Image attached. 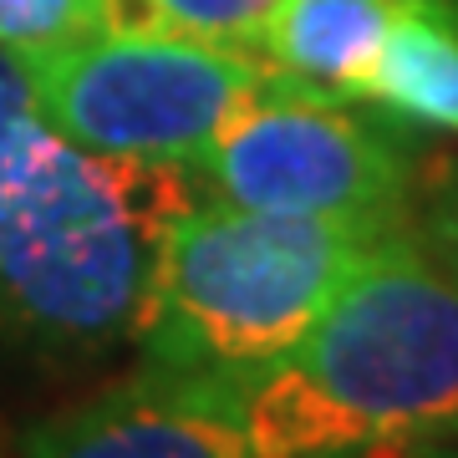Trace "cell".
<instances>
[{"label":"cell","mask_w":458,"mask_h":458,"mask_svg":"<svg viewBox=\"0 0 458 458\" xmlns=\"http://www.w3.org/2000/svg\"><path fill=\"white\" fill-rule=\"evenodd\" d=\"M21 458H255L234 382L143 361L102 393L51 412L21 438Z\"/></svg>","instance_id":"8992f818"},{"label":"cell","mask_w":458,"mask_h":458,"mask_svg":"<svg viewBox=\"0 0 458 458\" xmlns=\"http://www.w3.org/2000/svg\"><path fill=\"white\" fill-rule=\"evenodd\" d=\"M412 234L423 240V250L433 255V265L458 285V168H448V174L433 183L423 214L412 219Z\"/></svg>","instance_id":"8fae6325"},{"label":"cell","mask_w":458,"mask_h":458,"mask_svg":"<svg viewBox=\"0 0 458 458\" xmlns=\"http://www.w3.org/2000/svg\"><path fill=\"white\" fill-rule=\"evenodd\" d=\"M102 0H0V47L47 51L98 31Z\"/></svg>","instance_id":"30bf717a"},{"label":"cell","mask_w":458,"mask_h":458,"mask_svg":"<svg viewBox=\"0 0 458 458\" xmlns=\"http://www.w3.org/2000/svg\"><path fill=\"white\" fill-rule=\"evenodd\" d=\"M21 56L36 123L92 153L153 164H194L229 113L276 82V66L245 47L123 26Z\"/></svg>","instance_id":"277c9868"},{"label":"cell","mask_w":458,"mask_h":458,"mask_svg":"<svg viewBox=\"0 0 458 458\" xmlns=\"http://www.w3.org/2000/svg\"><path fill=\"white\" fill-rule=\"evenodd\" d=\"M403 219H301L199 194L174 219L132 342L143 361L240 382L327 311L352 265Z\"/></svg>","instance_id":"3957f363"},{"label":"cell","mask_w":458,"mask_h":458,"mask_svg":"<svg viewBox=\"0 0 458 458\" xmlns=\"http://www.w3.org/2000/svg\"><path fill=\"white\" fill-rule=\"evenodd\" d=\"M280 0H102V26L123 31H174L194 41L255 51V36Z\"/></svg>","instance_id":"9c48e42d"},{"label":"cell","mask_w":458,"mask_h":458,"mask_svg":"<svg viewBox=\"0 0 458 458\" xmlns=\"http://www.w3.org/2000/svg\"><path fill=\"white\" fill-rule=\"evenodd\" d=\"M346 458H458V448H443V438H393V443L357 448Z\"/></svg>","instance_id":"4fadbf2b"},{"label":"cell","mask_w":458,"mask_h":458,"mask_svg":"<svg viewBox=\"0 0 458 458\" xmlns=\"http://www.w3.org/2000/svg\"><path fill=\"white\" fill-rule=\"evenodd\" d=\"M361 102L403 128L458 132V0H408L397 11Z\"/></svg>","instance_id":"ba28073f"},{"label":"cell","mask_w":458,"mask_h":458,"mask_svg":"<svg viewBox=\"0 0 458 458\" xmlns=\"http://www.w3.org/2000/svg\"><path fill=\"white\" fill-rule=\"evenodd\" d=\"M31 113V82H26V56L16 47H0V153L21 117Z\"/></svg>","instance_id":"7c38bea8"},{"label":"cell","mask_w":458,"mask_h":458,"mask_svg":"<svg viewBox=\"0 0 458 458\" xmlns=\"http://www.w3.org/2000/svg\"><path fill=\"white\" fill-rule=\"evenodd\" d=\"M255 458H346L458 433V285L408 225L387 229L327 311L234 382Z\"/></svg>","instance_id":"6da1fadb"},{"label":"cell","mask_w":458,"mask_h":458,"mask_svg":"<svg viewBox=\"0 0 458 458\" xmlns=\"http://www.w3.org/2000/svg\"><path fill=\"white\" fill-rule=\"evenodd\" d=\"M189 174L204 199L301 219H403L412 194V164L387 132L280 72L229 113Z\"/></svg>","instance_id":"5b68a950"},{"label":"cell","mask_w":458,"mask_h":458,"mask_svg":"<svg viewBox=\"0 0 458 458\" xmlns=\"http://www.w3.org/2000/svg\"><path fill=\"white\" fill-rule=\"evenodd\" d=\"M403 5L408 0H280L255 36V56L306 92L361 102Z\"/></svg>","instance_id":"52a82bcc"},{"label":"cell","mask_w":458,"mask_h":458,"mask_svg":"<svg viewBox=\"0 0 458 458\" xmlns=\"http://www.w3.org/2000/svg\"><path fill=\"white\" fill-rule=\"evenodd\" d=\"M194 199L189 164L92 153L26 113L0 153V342L62 357L132 342Z\"/></svg>","instance_id":"7a4b0ae2"}]
</instances>
